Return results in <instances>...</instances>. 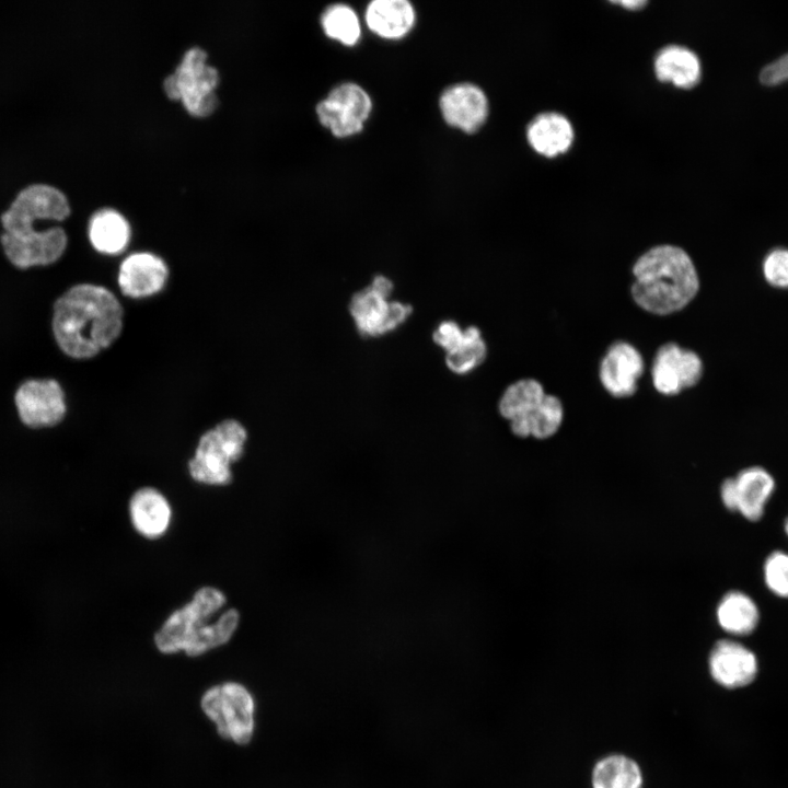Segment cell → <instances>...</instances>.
I'll use <instances>...</instances> for the list:
<instances>
[{"label":"cell","instance_id":"6da1fadb","mask_svg":"<svg viewBox=\"0 0 788 788\" xmlns=\"http://www.w3.org/2000/svg\"><path fill=\"white\" fill-rule=\"evenodd\" d=\"M124 311L107 288L79 283L55 302L51 327L59 348L74 359H90L109 347L123 329Z\"/></svg>","mask_w":788,"mask_h":788},{"label":"cell","instance_id":"7a4b0ae2","mask_svg":"<svg viewBox=\"0 0 788 788\" xmlns=\"http://www.w3.org/2000/svg\"><path fill=\"white\" fill-rule=\"evenodd\" d=\"M225 602L224 593L215 587L198 589L193 599L174 611L155 633L157 648L162 653L184 651L197 657L227 644L237 628L239 612L230 609L210 622Z\"/></svg>","mask_w":788,"mask_h":788},{"label":"cell","instance_id":"3957f363","mask_svg":"<svg viewBox=\"0 0 788 788\" xmlns=\"http://www.w3.org/2000/svg\"><path fill=\"white\" fill-rule=\"evenodd\" d=\"M631 294L647 312L667 315L685 308L699 290V277L690 255L674 245L644 253L633 267Z\"/></svg>","mask_w":788,"mask_h":788},{"label":"cell","instance_id":"277c9868","mask_svg":"<svg viewBox=\"0 0 788 788\" xmlns=\"http://www.w3.org/2000/svg\"><path fill=\"white\" fill-rule=\"evenodd\" d=\"M501 416L510 420L512 432L521 438L546 439L556 433L563 421V405L544 392L533 379L519 380L507 387L499 401Z\"/></svg>","mask_w":788,"mask_h":788},{"label":"cell","instance_id":"5b68a950","mask_svg":"<svg viewBox=\"0 0 788 788\" xmlns=\"http://www.w3.org/2000/svg\"><path fill=\"white\" fill-rule=\"evenodd\" d=\"M246 439V429L235 419H224L206 431L188 462L192 478L213 486L231 483V464L242 457Z\"/></svg>","mask_w":788,"mask_h":788},{"label":"cell","instance_id":"8992f818","mask_svg":"<svg viewBox=\"0 0 788 788\" xmlns=\"http://www.w3.org/2000/svg\"><path fill=\"white\" fill-rule=\"evenodd\" d=\"M207 58L202 48H189L175 71L163 82L166 95L179 100L189 114L198 117L210 115L219 103L215 92L219 72L208 63Z\"/></svg>","mask_w":788,"mask_h":788},{"label":"cell","instance_id":"52a82bcc","mask_svg":"<svg viewBox=\"0 0 788 788\" xmlns=\"http://www.w3.org/2000/svg\"><path fill=\"white\" fill-rule=\"evenodd\" d=\"M200 704L222 738L237 744L251 741L255 704L245 686L235 682L215 685L205 692Z\"/></svg>","mask_w":788,"mask_h":788},{"label":"cell","instance_id":"ba28073f","mask_svg":"<svg viewBox=\"0 0 788 788\" xmlns=\"http://www.w3.org/2000/svg\"><path fill=\"white\" fill-rule=\"evenodd\" d=\"M70 213L67 196L48 184H32L23 188L1 215L4 232L27 236L36 232L33 223L38 219L63 220Z\"/></svg>","mask_w":788,"mask_h":788},{"label":"cell","instance_id":"9c48e42d","mask_svg":"<svg viewBox=\"0 0 788 788\" xmlns=\"http://www.w3.org/2000/svg\"><path fill=\"white\" fill-rule=\"evenodd\" d=\"M371 100L359 85L335 88L316 107L321 124L336 137H348L362 129L371 111Z\"/></svg>","mask_w":788,"mask_h":788},{"label":"cell","instance_id":"30bf717a","mask_svg":"<svg viewBox=\"0 0 788 788\" xmlns=\"http://www.w3.org/2000/svg\"><path fill=\"white\" fill-rule=\"evenodd\" d=\"M15 406L23 424L32 428L59 424L67 410L65 393L54 379H33L20 385Z\"/></svg>","mask_w":788,"mask_h":788},{"label":"cell","instance_id":"8fae6325","mask_svg":"<svg viewBox=\"0 0 788 788\" xmlns=\"http://www.w3.org/2000/svg\"><path fill=\"white\" fill-rule=\"evenodd\" d=\"M703 369V361L696 352L668 343L656 354L652 382L661 394L675 395L696 385L702 379Z\"/></svg>","mask_w":788,"mask_h":788},{"label":"cell","instance_id":"7c38bea8","mask_svg":"<svg viewBox=\"0 0 788 788\" xmlns=\"http://www.w3.org/2000/svg\"><path fill=\"white\" fill-rule=\"evenodd\" d=\"M350 314L361 335L375 337L403 324L412 306L402 302H387L370 286L356 292L349 304Z\"/></svg>","mask_w":788,"mask_h":788},{"label":"cell","instance_id":"4fadbf2b","mask_svg":"<svg viewBox=\"0 0 788 788\" xmlns=\"http://www.w3.org/2000/svg\"><path fill=\"white\" fill-rule=\"evenodd\" d=\"M3 252L19 268L46 266L57 262L66 251L68 236L60 227L36 231L27 236L1 234Z\"/></svg>","mask_w":788,"mask_h":788},{"label":"cell","instance_id":"5bb4252c","mask_svg":"<svg viewBox=\"0 0 788 788\" xmlns=\"http://www.w3.org/2000/svg\"><path fill=\"white\" fill-rule=\"evenodd\" d=\"M709 672L726 688L749 685L758 670L756 656L739 641L722 639L715 644L708 658Z\"/></svg>","mask_w":788,"mask_h":788},{"label":"cell","instance_id":"9a60e30c","mask_svg":"<svg viewBox=\"0 0 788 788\" xmlns=\"http://www.w3.org/2000/svg\"><path fill=\"white\" fill-rule=\"evenodd\" d=\"M167 276V266L160 256L150 252H137L121 262L117 281L125 296L139 299L160 292Z\"/></svg>","mask_w":788,"mask_h":788},{"label":"cell","instance_id":"2e32d148","mask_svg":"<svg viewBox=\"0 0 788 788\" xmlns=\"http://www.w3.org/2000/svg\"><path fill=\"white\" fill-rule=\"evenodd\" d=\"M644 372L639 351L628 343L613 344L600 366V380L604 389L615 397H627L637 390V381Z\"/></svg>","mask_w":788,"mask_h":788},{"label":"cell","instance_id":"e0dca14e","mask_svg":"<svg viewBox=\"0 0 788 788\" xmlns=\"http://www.w3.org/2000/svg\"><path fill=\"white\" fill-rule=\"evenodd\" d=\"M440 108L448 124L466 132H474L487 117L488 102L478 86L461 83L443 92Z\"/></svg>","mask_w":788,"mask_h":788},{"label":"cell","instance_id":"ac0fdd59","mask_svg":"<svg viewBox=\"0 0 788 788\" xmlns=\"http://www.w3.org/2000/svg\"><path fill=\"white\" fill-rule=\"evenodd\" d=\"M733 482L735 511L752 522L762 519L775 489L772 474L762 466H749L740 471Z\"/></svg>","mask_w":788,"mask_h":788},{"label":"cell","instance_id":"d6986e66","mask_svg":"<svg viewBox=\"0 0 788 788\" xmlns=\"http://www.w3.org/2000/svg\"><path fill=\"white\" fill-rule=\"evenodd\" d=\"M129 514L139 534L147 538H158L166 532L172 511L169 501L159 490L143 487L131 496Z\"/></svg>","mask_w":788,"mask_h":788},{"label":"cell","instance_id":"ffe728a7","mask_svg":"<svg viewBox=\"0 0 788 788\" xmlns=\"http://www.w3.org/2000/svg\"><path fill=\"white\" fill-rule=\"evenodd\" d=\"M526 137L536 152L555 157L569 149L573 140V129L567 117L547 112L537 115L529 124Z\"/></svg>","mask_w":788,"mask_h":788},{"label":"cell","instance_id":"44dd1931","mask_svg":"<svg viewBox=\"0 0 788 788\" xmlns=\"http://www.w3.org/2000/svg\"><path fill=\"white\" fill-rule=\"evenodd\" d=\"M654 71L661 81L680 88H692L700 80L702 66L698 56L690 48L669 45L657 54Z\"/></svg>","mask_w":788,"mask_h":788},{"label":"cell","instance_id":"7402d4cb","mask_svg":"<svg viewBox=\"0 0 788 788\" xmlns=\"http://www.w3.org/2000/svg\"><path fill=\"white\" fill-rule=\"evenodd\" d=\"M131 230L127 219L116 209L97 210L89 222V239L100 253H121L130 241Z\"/></svg>","mask_w":788,"mask_h":788},{"label":"cell","instance_id":"603a6c76","mask_svg":"<svg viewBox=\"0 0 788 788\" xmlns=\"http://www.w3.org/2000/svg\"><path fill=\"white\" fill-rule=\"evenodd\" d=\"M369 28L385 38L404 36L413 26L415 12L405 0H375L366 12Z\"/></svg>","mask_w":788,"mask_h":788},{"label":"cell","instance_id":"cb8c5ba5","mask_svg":"<svg viewBox=\"0 0 788 788\" xmlns=\"http://www.w3.org/2000/svg\"><path fill=\"white\" fill-rule=\"evenodd\" d=\"M716 616L719 626L734 636L752 634L760 622V611L754 600L738 590L729 591L721 598Z\"/></svg>","mask_w":788,"mask_h":788},{"label":"cell","instance_id":"d4e9b609","mask_svg":"<svg viewBox=\"0 0 788 788\" xmlns=\"http://www.w3.org/2000/svg\"><path fill=\"white\" fill-rule=\"evenodd\" d=\"M591 785L592 788H642L644 777L635 760L624 754H610L593 766Z\"/></svg>","mask_w":788,"mask_h":788},{"label":"cell","instance_id":"484cf974","mask_svg":"<svg viewBox=\"0 0 788 788\" xmlns=\"http://www.w3.org/2000/svg\"><path fill=\"white\" fill-rule=\"evenodd\" d=\"M462 341L447 352L448 368L457 374H465L482 364L486 358L487 348L482 333L476 326H468L463 331Z\"/></svg>","mask_w":788,"mask_h":788},{"label":"cell","instance_id":"4316f807","mask_svg":"<svg viewBox=\"0 0 788 788\" xmlns=\"http://www.w3.org/2000/svg\"><path fill=\"white\" fill-rule=\"evenodd\" d=\"M322 26L327 36L345 45H354L360 36V24L356 13L347 5L329 7L322 16Z\"/></svg>","mask_w":788,"mask_h":788},{"label":"cell","instance_id":"83f0119b","mask_svg":"<svg viewBox=\"0 0 788 788\" xmlns=\"http://www.w3.org/2000/svg\"><path fill=\"white\" fill-rule=\"evenodd\" d=\"M763 576L772 593L788 599V553L783 551L770 553L764 561Z\"/></svg>","mask_w":788,"mask_h":788},{"label":"cell","instance_id":"f1b7e54d","mask_svg":"<svg viewBox=\"0 0 788 788\" xmlns=\"http://www.w3.org/2000/svg\"><path fill=\"white\" fill-rule=\"evenodd\" d=\"M762 275L770 287L788 290V247H775L764 256Z\"/></svg>","mask_w":788,"mask_h":788},{"label":"cell","instance_id":"f546056e","mask_svg":"<svg viewBox=\"0 0 788 788\" xmlns=\"http://www.w3.org/2000/svg\"><path fill=\"white\" fill-rule=\"evenodd\" d=\"M463 335V331L455 322L444 321L434 329L432 338L436 344L448 352L462 341Z\"/></svg>","mask_w":788,"mask_h":788},{"label":"cell","instance_id":"4dcf8cb0","mask_svg":"<svg viewBox=\"0 0 788 788\" xmlns=\"http://www.w3.org/2000/svg\"><path fill=\"white\" fill-rule=\"evenodd\" d=\"M764 85H778L788 81V53L766 65L760 72Z\"/></svg>","mask_w":788,"mask_h":788},{"label":"cell","instance_id":"1f68e13d","mask_svg":"<svg viewBox=\"0 0 788 788\" xmlns=\"http://www.w3.org/2000/svg\"><path fill=\"white\" fill-rule=\"evenodd\" d=\"M370 287L385 299H387L393 291V282L382 275L375 276Z\"/></svg>","mask_w":788,"mask_h":788},{"label":"cell","instance_id":"d6a6232c","mask_svg":"<svg viewBox=\"0 0 788 788\" xmlns=\"http://www.w3.org/2000/svg\"><path fill=\"white\" fill-rule=\"evenodd\" d=\"M615 3L623 5L627 9H638L642 5H645L647 2L644 0H623V1H615Z\"/></svg>","mask_w":788,"mask_h":788},{"label":"cell","instance_id":"836d02e7","mask_svg":"<svg viewBox=\"0 0 788 788\" xmlns=\"http://www.w3.org/2000/svg\"><path fill=\"white\" fill-rule=\"evenodd\" d=\"M784 529H785V532H786V534H787V536H788V517H787L786 520H785Z\"/></svg>","mask_w":788,"mask_h":788}]
</instances>
